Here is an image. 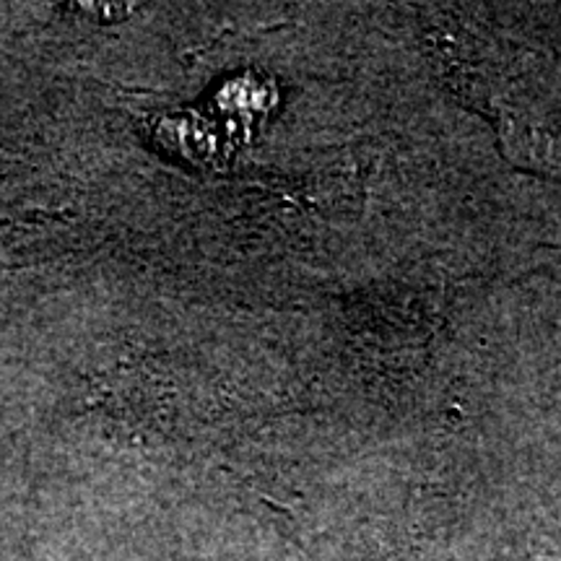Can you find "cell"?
Segmentation results:
<instances>
[{
	"label": "cell",
	"mask_w": 561,
	"mask_h": 561,
	"mask_svg": "<svg viewBox=\"0 0 561 561\" xmlns=\"http://www.w3.org/2000/svg\"><path fill=\"white\" fill-rule=\"evenodd\" d=\"M76 9H79L83 19H94L96 24H117V21L128 19L136 5L133 3H76Z\"/></svg>",
	"instance_id": "1"
}]
</instances>
